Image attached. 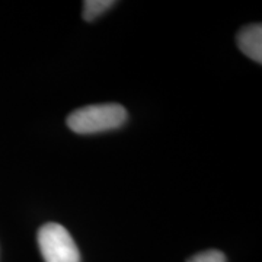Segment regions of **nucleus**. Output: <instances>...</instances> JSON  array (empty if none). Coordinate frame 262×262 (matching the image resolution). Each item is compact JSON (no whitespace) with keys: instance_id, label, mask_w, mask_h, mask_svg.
I'll list each match as a JSON object with an SVG mask.
<instances>
[{"instance_id":"3","label":"nucleus","mask_w":262,"mask_h":262,"mask_svg":"<svg viewBox=\"0 0 262 262\" xmlns=\"http://www.w3.org/2000/svg\"><path fill=\"white\" fill-rule=\"evenodd\" d=\"M237 46L245 56L256 63H262V25L253 24L241 29L237 34Z\"/></svg>"},{"instance_id":"2","label":"nucleus","mask_w":262,"mask_h":262,"mask_svg":"<svg viewBox=\"0 0 262 262\" xmlns=\"http://www.w3.org/2000/svg\"><path fill=\"white\" fill-rule=\"evenodd\" d=\"M38 246L46 262H80V252L72 234L57 223H47L38 230Z\"/></svg>"},{"instance_id":"5","label":"nucleus","mask_w":262,"mask_h":262,"mask_svg":"<svg viewBox=\"0 0 262 262\" xmlns=\"http://www.w3.org/2000/svg\"><path fill=\"white\" fill-rule=\"evenodd\" d=\"M188 262H226L225 253L215 249H210V251H204L194 255L192 258H189Z\"/></svg>"},{"instance_id":"4","label":"nucleus","mask_w":262,"mask_h":262,"mask_svg":"<svg viewBox=\"0 0 262 262\" xmlns=\"http://www.w3.org/2000/svg\"><path fill=\"white\" fill-rule=\"evenodd\" d=\"M115 5L114 0H86L83 3V18L88 22H92L99 18L106 10H110Z\"/></svg>"},{"instance_id":"1","label":"nucleus","mask_w":262,"mask_h":262,"mask_svg":"<svg viewBox=\"0 0 262 262\" xmlns=\"http://www.w3.org/2000/svg\"><path fill=\"white\" fill-rule=\"evenodd\" d=\"M127 111L120 103H99L79 108L67 117V127L77 134H98L120 128L127 121Z\"/></svg>"}]
</instances>
